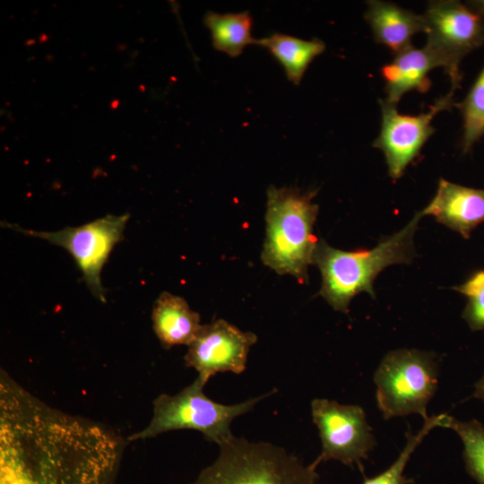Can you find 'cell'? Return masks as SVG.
<instances>
[{"instance_id": "6da1fadb", "label": "cell", "mask_w": 484, "mask_h": 484, "mask_svg": "<svg viewBox=\"0 0 484 484\" xmlns=\"http://www.w3.org/2000/svg\"><path fill=\"white\" fill-rule=\"evenodd\" d=\"M125 441L0 376V484H115Z\"/></svg>"}, {"instance_id": "7a4b0ae2", "label": "cell", "mask_w": 484, "mask_h": 484, "mask_svg": "<svg viewBox=\"0 0 484 484\" xmlns=\"http://www.w3.org/2000/svg\"><path fill=\"white\" fill-rule=\"evenodd\" d=\"M421 217L422 212H417L404 228L370 249L345 251L319 240L314 255L322 275L319 294L334 310L343 313L361 292L375 298L374 281L385 268L412 262L414 235Z\"/></svg>"}, {"instance_id": "3957f363", "label": "cell", "mask_w": 484, "mask_h": 484, "mask_svg": "<svg viewBox=\"0 0 484 484\" xmlns=\"http://www.w3.org/2000/svg\"><path fill=\"white\" fill-rule=\"evenodd\" d=\"M315 191L269 186L265 212V238L262 261L275 272L288 274L305 283L314 264L318 243L313 229L318 205L312 202Z\"/></svg>"}, {"instance_id": "277c9868", "label": "cell", "mask_w": 484, "mask_h": 484, "mask_svg": "<svg viewBox=\"0 0 484 484\" xmlns=\"http://www.w3.org/2000/svg\"><path fill=\"white\" fill-rule=\"evenodd\" d=\"M190 484H319L316 466L265 442L233 436Z\"/></svg>"}, {"instance_id": "5b68a950", "label": "cell", "mask_w": 484, "mask_h": 484, "mask_svg": "<svg viewBox=\"0 0 484 484\" xmlns=\"http://www.w3.org/2000/svg\"><path fill=\"white\" fill-rule=\"evenodd\" d=\"M207 382L200 376L179 393L160 394L153 401L150 423L127 437L128 442L155 437L160 434L179 429L201 432L211 442L220 445L234 436L230 424L234 419L254 409V406L272 393L241 403L225 405L208 398L203 393Z\"/></svg>"}, {"instance_id": "8992f818", "label": "cell", "mask_w": 484, "mask_h": 484, "mask_svg": "<svg viewBox=\"0 0 484 484\" xmlns=\"http://www.w3.org/2000/svg\"><path fill=\"white\" fill-rule=\"evenodd\" d=\"M435 357L419 350L388 352L374 375L376 402L385 419L410 414L428 418L427 406L437 388Z\"/></svg>"}, {"instance_id": "52a82bcc", "label": "cell", "mask_w": 484, "mask_h": 484, "mask_svg": "<svg viewBox=\"0 0 484 484\" xmlns=\"http://www.w3.org/2000/svg\"><path fill=\"white\" fill-rule=\"evenodd\" d=\"M130 214H108L78 227H65L57 231H37L2 221L4 228L23 235L45 239L65 248L74 259L91 293L106 302V290L100 272L114 246L124 238V230Z\"/></svg>"}, {"instance_id": "ba28073f", "label": "cell", "mask_w": 484, "mask_h": 484, "mask_svg": "<svg viewBox=\"0 0 484 484\" xmlns=\"http://www.w3.org/2000/svg\"><path fill=\"white\" fill-rule=\"evenodd\" d=\"M427 43L441 59L452 90L460 87V65L471 52L484 45V20L465 3L430 1L422 14Z\"/></svg>"}, {"instance_id": "9c48e42d", "label": "cell", "mask_w": 484, "mask_h": 484, "mask_svg": "<svg viewBox=\"0 0 484 484\" xmlns=\"http://www.w3.org/2000/svg\"><path fill=\"white\" fill-rule=\"evenodd\" d=\"M311 412L322 443L321 454L312 463L317 467L322 462L336 460L348 466L361 465L376 445L363 409L315 399Z\"/></svg>"}, {"instance_id": "30bf717a", "label": "cell", "mask_w": 484, "mask_h": 484, "mask_svg": "<svg viewBox=\"0 0 484 484\" xmlns=\"http://www.w3.org/2000/svg\"><path fill=\"white\" fill-rule=\"evenodd\" d=\"M454 90L439 97L427 112L403 115L397 106L380 99L381 129L373 146L382 151L393 180L400 178L410 163L419 154L422 147L434 134V117L441 111L450 110L454 102Z\"/></svg>"}, {"instance_id": "8fae6325", "label": "cell", "mask_w": 484, "mask_h": 484, "mask_svg": "<svg viewBox=\"0 0 484 484\" xmlns=\"http://www.w3.org/2000/svg\"><path fill=\"white\" fill-rule=\"evenodd\" d=\"M257 341L255 333L243 332L223 319L202 327L188 345L186 366L193 367L205 382L219 372L241 374L245 371L250 347Z\"/></svg>"}, {"instance_id": "7c38bea8", "label": "cell", "mask_w": 484, "mask_h": 484, "mask_svg": "<svg viewBox=\"0 0 484 484\" xmlns=\"http://www.w3.org/2000/svg\"><path fill=\"white\" fill-rule=\"evenodd\" d=\"M421 212L468 238L484 222V189L440 178L436 194Z\"/></svg>"}, {"instance_id": "4fadbf2b", "label": "cell", "mask_w": 484, "mask_h": 484, "mask_svg": "<svg viewBox=\"0 0 484 484\" xmlns=\"http://www.w3.org/2000/svg\"><path fill=\"white\" fill-rule=\"evenodd\" d=\"M442 67L438 56L428 46L416 48L413 46L396 54L394 58L381 68L388 103L396 105L402 97L411 91L426 92L431 85L428 73Z\"/></svg>"}, {"instance_id": "5bb4252c", "label": "cell", "mask_w": 484, "mask_h": 484, "mask_svg": "<svg viewBox=\"0 0 484 484\" xmlns=\"http://www.w3.org/2000/svg\"><path fill=\"white\" fill-rule=\"evenodd\" d=\"M367 5L365 19L371 28L375 40L395 55L412 47L411 39L414 35L425 33L422 14L381 0L367 1Z\"/></svg>"}, {"instance_id": "9a60e30c", "label": "cell", "mask_w": 484, "mask_h": 484, "mask_svg": "<svg viewBox=\"0 0 484 484\" xmlns=\"http://www.w3.org/2000/svg\"><path fill=\"white\" fill-rule=\"evenodd\" d=\"M151 320L153 331L165 349L188 346L202 327L200 315L190 308L186 299L167 291L156 299Z\"/></svg>"}, {"instance_id": "2e32d148", "label": "cell", "mask_w": 484, "mask_h": 484, "mask_svg": "<svg viewBox=\"0 0 484 484\" xmlns=\"http://www.w3.org/2000/svg\"><path fill=\"white\" fill-rule=\"evenodd\" d=\"M257 45L270 52L295 85L300 83L309 65L325 49L324 42L319 39L306 40L278 32L259 39Z\"/></svg>"}, {"instance_id": "e0dca14e", "label": "cell", "mask_w": 484, "mask_h": 484, "mask_svg": "<svg viewBox=\"0 0 484 484\" xmlns=\"http://www.w3.org/2000/svg\"><path fill=\"white\" fill-rule=\"evenodd\" d=\"M204 24L209 29L215 49L231 57L238 56L248 45L256 44L252 36L253 18L249 12L217 13L208 12Z\"/></svg>"}, {"instance_id": "ac0fdd59", "label": "cell", "mask_w": 484, "mask_h": 484, "mask_svg": "<svg viewBox=\"0 0 484 484\" xmlns=\"http://www.w3.org/2000/svg\"><path fill=\"white\" fill-rule=\"evenodd\" d=\"M440 427L450 428L460 436L467 473L479 484H484V426L475 419L461 421L445 414Z\"/></svg>"}, {"instance_id": "d6986e66", "label": "cell", "mask_w": 484, "mask_h": 484, "mask_svg": "<svg viewBox=\"0 0 484 484\" xmlns=\"http://www.w3.org/2000/svg\"><path fill=\"white\" fill-rule=\"evenodd\" d=\"M454 105L462 117L461 147L466 153L484 137V65L465 98Z\"/></svg>"}, {"instance_id": "ffe728a7", "label": "cell", "mask_w": 484, "mask_h": 484, "mask_svg": "<svg viewBox=\"0 0 484 484\" xmlns=\"http://www.w3.org/2000/svg\"><path fill=\"white\" fill-rule=\"evenodd\" d=\"M444 414L434 415L424 420L422 428L416 433H407V442L397 459L383 472L365 478L362 484H411L412 479L403 475L406 464L411 454L426 436L435 428L440 427Z\"/></svg>"}, {"instance_id": "44dd1931", "label": "cell", "mask_w": 484, "mask_h": 484, "mask_svg": "<svg viewBox=\"0 0 484 484\" xmlns=\"http://www.w3.org/2000/svg\"><path fill=\"white\" fill-rule=\"evenodd\" d=\"M453 289L468 299L462 315L470 328L484 330V270L473 272L463 283Z\"/></svg>"}, {"instance_id": "7402d4cb", "label": "cell", "mask_w": 484, "mask_h": 484, "mask_svg": "<svg viewBox=\"0 0 484 484\" xmlns=\"http://www.w3.org/2000/svg\"><path fill=\"white\" fill-rule=\"evenodd\" d=\"M466 5L484 20V0H471L465 2Z\"/></svg>"}, {"instance_id": "603a6c76", "label": "cell", "mask_w": 484, "mask_h": 484, "mask_svg": "<svg viewBox=\"0 0 484 484\" xmlns=\"http://www.w3.org/2000/svg\"><path fill=\"white\" fill-rule=\"evenodd\" d=\"M473 397L484 402V375L475 385Z\"/></svg>"}]
</instances>
